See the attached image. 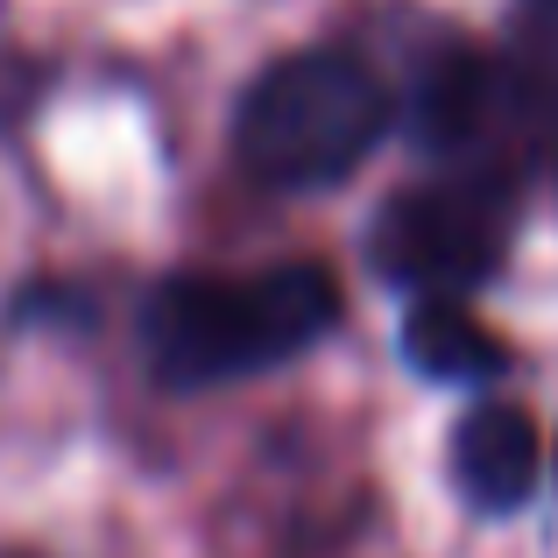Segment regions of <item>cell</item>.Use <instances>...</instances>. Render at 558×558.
<instances>
[{
  "mask_svg": "<svg viewBox=\"0 0 558 558\" xmlns=\"http://www.w3.org/2000/svg\"><path fill=\"white\" fill-rule=\"evenodd\" d=\"M417 142L432 156L474 163L481 178H517L531 163H551L558 149V93L517 64L488 57H446L432 64L417 93Z\"/></svg>",
  "mask_w": 558,
  "mask_h": 558,
  "instance_id": "cell-4",
  "label": "cell"
},
{
  "mask_svg": "<svg viewBox=\"0 0 558 558\" xmlns=\"http://www.w3.org/2000/svg\"><path fill=\"white\" fill-rule=\"evenodd\" d=\"M517 241V205L502 178H438L410 184L381 205L368 255L375 276L410 298H460V290L495 283Z\"/></svg>",
  "mask_w": 558,
  "mask_h": 558,
  "instance_id": "cell-3",
  "label": "cell"
},
{
  "mask_svg": "<svg viewBox=\"0 0 558 558\" xmlns=\"http://www.w3.org/2000/svg\"><path fill=\"white\" fill-rule=\"evenodd\" d=\"M403 361L424 381L466 389V381H495V375H502L509 347L495 340L481 318H466L452 298H417V312L403 318Z\"/></svg>",
  "mask_w": 558,
  "mask_h": 558,
  "instance_id": "cell-6",
  "label": "cell"
},
{
  "mask_svg": "<svg viewBox=\"0 0 558 558\" xmlns=\"http://www.w3.org/2000/svg\"><path fill=\"white\" fill-rule=\"evenodd\" d=\"M545 481V438L517 403H481L452 424V488L481 517H517Z\"/></svg>",
  "mask_w": 558,
  "mask_h": 558,
  "instance_id": "cell-5",
  "label": "cell"
},
{
  "mask_svg": "<svg viewBox=\"0 0 558 558\" xmlns=\"http://www.w3.org/2000/svg\"><path fill=\"white\" fill-rule=\"evenodd\" d=\"M545 8H558V0H545Z\"/></svg>",
  "mask_w": 558,
  "mask_h": 558,
  "instance_id": "cell-7",
  "label": "cell"
},
{
  "mask_svg": "<svg viewBox=\"0 0 558 558\" xmlns=\"http://www.w3.org/2000/svg\"><path fill=\"white\" fill-rule=\"evenodd\" d=\"M389 128V93L347 50H290L241 93L233 156L276 191H318L361 170Z\"/></svg>",
  "mask_w": 558,
  "mask_h": 558,
  "instance_id": "cell-2",
  "label": "cell"
},
{
  "mask_svg": "<svg viewBox=\"0 0 558 558\" xmlns=\"http://www.w3.org/2000/svg\"><path fill=\"white\" fill-rule=\"evenodd\" d=\"M340 326V283L318 262L262 276H170L142 304V354L163 389H219L298 361Z\"/></svg>",
  "mask_w": 558,
  "mask_h": 558,
  "instance_id": "cell-1",
  "label": "cell"
}]
</instances>
